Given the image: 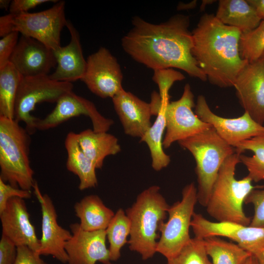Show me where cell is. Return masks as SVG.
<instances>
[{
	"label": "cell",
	"instance_id": "6da1fadb",
	"mask_svg": "<svg viewBox=\"0 0 264 264\" xmlns=\"http://www.w3.org/2000/svg\"><path fill=\"white\" fill-rule=\"evenodd\" d=\"M132 24L121 45L134 60L154 71L176 68L202 81L207 80L192 54L193 41L188 16L175 15L159 24L136 16Z\"/></svg>",
	"mask_w": 264,
	"mask_h": 264
},
{
	"label": "cell",
	"instance_id": "7a4b0ae2",
	"mask_svg": "<svg viewBox=\"0 0 264 264\" xmlns=\"http://www.w3.org/2000/svg\"><path fill=\"white\" fill-rule=\"evenodd\" d=\"M242 32L220 22L213 14L205 13L192 32V54L198 67L212 85L234 87L248 63L242 59L239 40Z\"/></svg>",
	"mask_w": 264,
	"mask_h": 264
},
{
	"label": "cell",
	"instance_id": "3957f363",
	"mask_svg": "<svg viewBox=\"0 0 264 264\" xmlns=\"http://www.w3.org/2000/svg\"><path fill=\"white\" fill-rule=\"evenodd\" d=\"M169 206L160 187L153 185L142 191L125 211L131 222L129 248L140 254L143 260L152 258L157 253L160 237L157 231L166 218Z\"/></svg>",
	"mask_w": 264,
	"mask_h": 264
},
{
	"label": "cell",
	"instance_id": "277c9868",
	"mask_svg": "<svg viewBox=\"0 0 264 264\" xmlns=\"http://www.w3.org/2000/svg\"><path fill=\"white\" fill-rule=\"evenodd\" d=\"M240 154L229 156L221 165L206 206V211L219 222H232L249 225L251 219L243 210V205L248 195L255 189L252 180L246 176L235 177Z\"/></svg>",
	"mask_w": 264,
	"mask_h": 264
},
{
	"label": "cell",
	"instance_id": "5b68a950",
	"mask_svg": "<svg viewBox=\"0 0 264 264\" xmlns=\"http://www.w3.org/2000/svg\"><path fill=\"white\" fill-rule=\"evenodd\" d=\"M30 135L14 119L0 116V178L29 191L35 182L29 159Z\"/></svg>",
	"mask_w": 264,
	"mask_h": 264
},
{
	"label": "cell",
	"instance_id": "8992f818",
	"mask_svg": "<svg viewBox=\"0 0 264 264\" xmlns=\"http://www.w3.org/2000/svg\"><path fill=\"white\" fill-rule=\"evenodd\" d=\"M178 143L189 151L195 160L198 201L206 207L221 165L236 153L235 149L223 140L212 127Z\"/></svg>",
	"mask_w": 264,
	"mask_h": 264
},
{
	"label": "cell",
	"instance_id": "52a82bcc",
	"mask_svg": "<svg viewBox=\"0 0 264 264\" xmlns=\"http://www.w3.org/2000/svg\"><path fill=\"white\" fill-rule=\"evenodd\" d=\"M67 22L65 1H58L51 8L39 12L9 13L0 17V36L17 32L54 50L61 46V33Z\"/></svg>",
	"mask_w": 264,
	"mask_h": 264
},
{
	"label": "cell",
	"instance_id": "ba28073f",
	"mask_svg": "<svg viewBox=\"0 0 264 264\" xmlns=\"http://www.w3.org/2000/svg\"><path fill=\"white\" fill-rule=\"evenodd\" d=\"M197 202V188L192 182L183 188L181 200L169 206L168 220L159 228L156 248L167 260L177 255L191 240L189 230Z\"/></svg>",
	"mask_w": 264,
	"mask_h": 264
},
{
	"label": "cell",
	"instance_id": "9c48e42d",
	"mask_svg": "<svg viewBox=\"0 0 264 264\" xmlns=\"http://www.w3.org/2000/svg\"><path fill=\"white\" fill-rule=\"evenodd\" d=\"M71 83L51 79L49 75L23 77L20 83L15 101L14 120L25 123V129L30 134L37 130V117L31 112L36 105L43 102H57L64 94L72 91Z\"/></svg>",
	"mask_w": 264,
	"mask_h": 264
},
{
	"label": "cell",
	"instance_id": "30bf717a",
	"mask_svg": "<svg viewBox=\"0 0 264 264\" xmlns=\"http://www.w3.org/2000/svg\"><path fill=\"white\" fill-rule=\"evenodd\" d=\"M191 227L195 237L198 239L226 237L256 257L264 253V227L232 222L212 221L195 212Z\"/></svg>",
	"mask_w": 264,
	"mask_h": 264
},
{
	"label": "cell",
	"instance_id": "8fae6325",
	"mask_svg": "<svg viewBox=\"0 0 264 264\" xmlns=\"http://www.w3.org/2000/svg\"><path fill=\"white\" fill-rule=\"evenodd\" d=\"M195 106L191 87L186 84L181 97L176 101L169 102L166 106L163 148H169L175 142L191 137L212 127L193 112V108Z\"/></svg>",
	"mask_w": 264,
	"mask_h": 264
},
{
	"label": "cell",
	"instance_id": "7c38bea8",
	"mask_svg": "<svg viewBox=\"0 0 264 264\" xmlns=\"http://www.w3.org/2000/svg\"><path fill=\"white\" fill-rule=\"evenodd\" d=\"M123 77L116 58L108 49L101 47L87 58L86 71L81 80L97 96L112 98L123 88Z\"/></svg>",
	"mask_w": 264,
	"mask_h": 264
},
{
	"label": "cell",
	"instance_id": "4fadbf2b",
	"mask_svg": "<svg viewBox=\"0 0 264 264\" xmlns=\"http://www.w3.org/2000/svg\"><path fill=\"white\" fill-rule=\"evenodd\" d=\"M82 115L89 118L95 132H108L114 123L112 119L102 115L92 102L71 91L58 100L54 110L45 117L38 118L36 129L44 131L54 128L71 118Z\"/></svg>",
	"mask_w": 264,
	"mask_h": 264
},
{
	"label": "cell",
	"instance_id": "5bb4252c",
	"mask_svg": "<svg viewBox=\"0 0 264 264\" xmlns=\"http://www.w3.org/2000/svg\"><path fill=\"white\" fill-rule=\"evenodd\" d=\"M195 113L202 121L211 125L218 135L234 148L243 141L264 134V126L247 112L237 118L221 117L211 110L202 95L197 98Z\"/></svg>",
	"mask_w": 264,
	"mask_h": 264
},
{
	"label": "cell",
	"instance_id": "9a60e30c",
	"mask_svg": "<svg viewBox=\"0 0 264 264\" xmlns=\"http://www.w3.org/2000/svg\"><path fill=\"white\" fill-rule=\"evenodd\" d=\"M34 193L41 206L42 211V237L40 255H51L59 262L66 264L68 257L65 250L66 242L72 234L59 225L56 211L50 198L43 194L35 181Z\"/></svg>",
	"mask_w": 264,
	"mask_h": 264
},
{
	"label": "cell",
	"instance_id": "2e32d148",
	"mask_svg": "<svg viewBox=\"0 0 264 264\" xmlns=\"http://www.w3.org/2000/svg\"><path fill=\"white\" fill-rule=\"evenodd\" d=\"M70 228L72 236L65 245L68 264H107L110 261L106 230L86 231L78 223L71 224Z\"/></svg>",
	"mask_w": 264,
	"mask_h": 264
},
{
	"label": "cell",
	"instance_id": "e0dca14e",
	"mask_svg": "<svg viewBox=\"0 0 264 264\" xmlns=\"http://www.w3.org/2000/svg\"><path fill=\"white\" fill-rule=\"evenodd\" d=\"M234 87L242 107L257 123H264V62L248 63L238 75Z\"/></svg>",
	"mask_w": 264,
	"mask_h": 264
},
{
	"label": "cell",
	"instance_id": "ac0fdd59",
	"mask_svg": "<svg viewBox=\"0 0 264 264\" xmlns=\"http://www.w3.org/2000/svg\"><path fill=\"white\" fill-rule=\"evenodd\" d=\"M2 236L7 238L17 247L26 246L38 253L40 241L30 220L26 204L23 198H13L0 213Z\"/></svg>",
	"mask_w": 264,
	"mask_h": 264
},
{
	"label": "cell",
	"instance_id": "d6986e66",
	"mask_svg": "<svg viewBox=\"0 0 264 264\" xmlns=\"http://www.w3.org/2000/svg\"><path fill=\"white\" fill-rule=\"evenodd\" d=\"M9 62L23 77L49 75L56 66L52 49L42 43L22 35Z\"/></svg>",
	"mask_w": 264,
	"mask_h": 264
},
{
	"label": "cell",
	"instance_id": "ffe728a7",
	"mask_svg": "<svg viewBox=\"0 0 264 264\" xmlns=\"http://www.w3.org/2000/svg\"><path fill=\"white\" fill-rule=\"evenodd\" d=\"M112 101L124 132L141 138L152 126L151 118L154 114L150 103L142 100L124 88Z\"/></svg>",
	"mask_w": 264,
	"mask_h": 264
},
{
	"label": "cell",
	"instance_id": "44dd1931",
	"mask_svg": "<svg viewBox=\"0 0 264 264\" xmlns=\"http://www.w3.org/2000/svg\"><path fill=\"white\" fill-rule=\"evenodd\" d=\"M70 41L65 46H60L53 50L56 61V68L49 77L55 81L71 83L83 78L86 69L79 34L73 24L67 20L66 25Z\"/></svg>",
	"mask_w": 264,
	"mask_h": 264
},
{
	"label": "cell",
	"instance_id": "7402d4cb",
	"mask_svg": "<svg viewBox=\"0 0 264 264\" xmlns=\"http://www.w3.org/2000/svg\"><path fill=\"white\" fill-rule=\"evenodd\" d=\"M65 146L67 155L66 168L78 177L79 190L83 191L95 187L98 183L96 174L97 169L93 162L81 149L76 133L70 132L67 133Z\"/></svg>",
	"mask_w": 264,
	"mask_h": 264
},
{
	"label": "cell",
	"instance_id": "603a6c76",
	"mask_svg": "<svg viewBox=\"0 0 264 264\" xmlns=\"http://www.w3.org/2000/svg\"><path fill=\"white\" fill-rule=\"evenodd\" d=\"M215 16L222 23L236 27L242 33L255 29L262 21L247 0H220Z\"/></svg>",
	"mask_w": 264,
	"mask_h": 264
},
{
	"label": "cell",
	"instance_id": "cb8c5ba5",
	"mask_svg": "<svg viewBox=\"0 0 264 264\" xmlns=\"http://www.w3.org/2000/svg\"><path fill=\"white\" fill-rule=\"evenodd\" d=\"M77 137L81 149L96 169L102 167L107 156L115 155L121 151L117 137L108 132L87 129L77 133Z\"/></svg>",
	"mask_w": 264,
	"mask_h": 264
},
{
	"label": "cell",
	"instance_id": "d4e9b609",
	"mask_svg": "<svg viewBox=\"0 0 264 264\" xmlns=\"http://www.w3.org/2000/svg\"><path fill=\"white\" fill-rule=\"evenodd\" d=\"M74 208L81 228L88 231L106 230L115 214L96 195L85 197Z\"/></svg>",
	"mask_w": 264,
	"mask_h": 264
},
{
	"label": "cell",
	"instance_id": "484cf974",
	"mask_svg": "<svg viewBox=\"0 0 264 264\" xmlns=\"http://www.w3.org/2000/svg\"><path fill=\"white\" fill-rule=\"evenodd\" d=\"M169 102V100L161 99L155 121L140 138V141L146 143L149 147L152 167L156 171L167 167L171 161L170 156L164 152L163 146V135L166 129L165 108Z\"/></svg>",
	"mask_w": 264,
	"mask_h": 264
},
{
	"label": "cell",
	"instance_id": "4316f807",
	"mask_svg": "<svg viewBox=\"0 0 264 264\" xmlns=\"http://www.w3.org/2000/svg\"><path fill=\"white\" fill-rule=\"evenodd\" d=\"M235 149L248 171L247 176L256 182L264 180V134L243 141Z\"/></svg>",
	"mask_w": 264,
	"mask_h": 264
},
{
	"label": "cell",
	"instance_id": "83f0119b",
	"mask_svg": "<svg viewBox=\"0 0 264 264\" xmlns=\"http://www.w3.org/2000/svg\"><path fill=\"white\" fill-rule=\"evenodd\" d=\"M206 252L212 264H243L252 254L237 243L227 242L219 237L203 239Z\"/></svg>",
	"mask_w": 264,
	"mask_h": 264
},
{
	"label": "cell",
	"instance_id": "f1b7e54d",
	"mask_svg": "<svg viewBox=\"0 0 264 264\" xmlns=\"http://www.w3.org/2000/svg\"><path fill=\"white\" fill-rule=\"evenodd\" d=\"M22 77L10 62L0 69V116L14 119L15 101Z\"/></svg>",
	"mask_w": 264,
	"mask_h": 264
},
{
	"label": "cell",
	"instance_id": "f546056e",
	"mask_svg": "<svg viewBox=\"0 0 264 264\" xmlns=\"http://www.w3.org/2000/svg\"><path fill=\"white\" fill-rule=\"evenodd\" d=\"M109 242L110 259L116 261L121 257L122 248L128 242L131 232L130 220L122 208L118 209L106 229Z\"/></svg>",
	"mask_w": 264,
	"mask_h": 264
},
{
	"label": "cell",
	"instance_id": "4dcf8cb0",
	"mask_svg": "<svg viewBox=\"0 0 264 264\" xmlns=\"http://www.w3.org/2000/svg\"><path fill=\"white\" fill-rule=\"evenodd\" d=\"M239 51L242 59L249 63L260 59L264 53V21L255 29L241 33Z\"/></svg>",
	"mask_w": 264,
	"mask_h": 264
},
{
	"label": "cell",
	"instance_id": "1f68e13d",
	"mask_svg": "<svg viewBox=\"0 0 264 264\" xmlns=\"http://www.w3.org/2000/svg\"><path fill=\"white\" fill-rule=\"evenodd\" d=\"M167 264H212L209 259L203 239L196 237L190 242L179 253L167 260Z\"/></svg>",
	"mask_w": 264,
	"mask_h": 264
},
{
	"label": "cell",
	"instance_id": "d6a6232c",
	"mask_svg": "<svg viewBox=\"0 0 264 264\" xmlns=\"http://www.w3.org/2000/svg\"><path fill=\"white\" fill-rule=\"evenodd\" d=\"M184 79L182 73L173 68L155 70L153 77V81L158 87V93L162 100H169V91L173 84Z\"/></svg>",
	"mask_w": 264,
	"mask_h": 264
},
{
	"label": "cell",
	"instance_id": "836d02e7",
	"mask_svg": "<svg viewBox=\"0 0 264 264\" xmlns=\"http://www.w3.org/2000/svg\"><path fill=\"white\" fill-rule=\"evenodd\" d=\"M244 203L251 204L254 208V215L249 225L264 227V189L253 190L246 198Z\"/></svg>",
	"mask_w": 264,
	"mask_h": 264
},
{
	"label": "cell",
	"instance_id": "e575fe53",
	"mask_svg": "<svg viewBox=\"0 0 264 264\" xmlns=\"http://www.w3.org/2000/svg\"><path fill=\"white\" fill-rule=\"evenodd\" d=\"M31 197L30 191L14 187L0 178V213L5 209L10 198L17 197L25 199Z\"/></svg>",
	"mask_w": 264,
	"mask_h": 264
},
{
	"label": "cell",
	"instance_id": "d590c367",
	"mask_svg": "<svg viewBox=\"0 0 264 264\" xmlns=\"http://www.w3.org/2000/svg\"><path fill=\"white\" fill-rule=\"evenodd\" d=\"M19 34L17 32H12L0 40V69L9 63L19 39Z\"/></svg>",
	"mask_w": 264,
	"mask_h": 264
},
{
	"label": "cell",
	"instance_id": "8d00e7d4",
	"mask_svg": "<svg viewBox=\"0 0 264 264\" xmlns=\"http://www.w3.org/2000/svg\"><path fill=\"white\" fill-rule=\"evenodd\" d=\"M17 254V247L3 236L0 241V264H14Z\"/></svg>",
	"mask_w": 264,
	"mask_h": 264
},
{
	"label": "cell",
	"instance_id": "74e56055",
	"mask_svg": "<svg viewBox=\"0 0 264 264\" xmlns=\"http://www.w3.org/2000/svg\"><path fill=\"white\" fill-rule=\"evenodd\" d=\"M38 253L26 246L17 247V257L14 264H48Z\"/></svg>",
	"mask_w": 264,
	"mask_h": 264
},
{
	"label": "cell",
	"instance_id": "f35d334b",
	"mask_svg": "<svg viewBox=\"0 0 264 264\" xmlns=\"http://www.w3.org/2000/svg\"><path fill=\"white\" fill-rule=\"evenodd\" d=\"M56 2L52 0H13L11 1L9 9L10 14H19L28 12L31 9L47 2Z\"/></svg>",
	"mask_w": 264,
	"mask_h": 264
},
{
	"label": "cell",
	"instance_id": "ab89813d",
	"mask_svg": "<svg viewBox=\"0 0 264 264\" xmlns=\"http://www.w3.org/2000/svg\"><path fill=\"white\" fill-rule=\"evenodd\" d=\"M256 10L259 17L264 21V0H247Z\"/></svg>",
	"mask_w": 264,
	"mask_h": 264
},
{
	"label": "cell",
	"instance_id": "60d3db41",
	"mask_svg": "<svg viewBox=\"0 0 264 264\" xmlns=\"http://www.w3.org/2000/svg\"><path fill=\"white\" fill-rule=\"evenodd\" d=\"M197 0H193L188 3H184L180 2L178 3L177 9L178 10H185L193 9L197 6Z\"/></svg>",
	"mask_w": 264,
	"mask_h": 264
},
{
	"label": "cell",
	"instance_id": "b9f144b4",
	"mask_svg": "<svg viewBox=\"0 0 264 264\" xmlns=\"http://www.w3.org/2000/svg\"><path fill=\"white\" fill-rule=\"evenodd\" d=\"M11 1L9 0H0V8L5 10H9Z\"/></svg>",
	"mask_w": 264,
	"mask_h": 264
},
{
	"label": "cell",
	"instance_id": "7bdbcfd3",
	"mask_svg": "<svg viewBox=\"0 0 264 264\" xmlns=\"http://www.w3.org/2000/svg\"><path fill=\"white\" fill-rule=\"evenodd\" d=\"M243 264H259V263L257 257L252 255L246 259Z\"/></svg>",
	"mask_w": 264,
	"mask_h": 264
},
{
	"label": "cell",
	"instance_id": "ee69618b",
	"mask_svg": "<svg viewBox=\"0 0 264 264\" xmlns=\"http://www.w3.org/2000/svg\"><path fill=\"white\" fill-rule=\"evenodd\" d=\"M216 1L214 0H203L202 1L200 7V10L201 11L204 10L206 5L212 4V3Z\"/></svg>",
	"mask_w": 264,
	"mask_h": 264
},
{
	"label": "cell",
	"instance_id": "f6af8a7d",
	"mask_svg": "<svg viewBox=\"0 0 264 264\" xmlns=\"http://www.w3.org/2000/svg\"><path fill=\"white\" fill-rule=\"evenodd\" d=\"M259 264H264V253L257 257Z\"/></svg>",
	"mask_w": 264,
	"mask_h": 264
},
{
	"label": "cell",
	"instance_id": "bcb514c9",
	"mask_svg": "<svg viewBox=\"0 0 264 264\" xmlns=\"http://www.w3.org/2000/svg\"><path fill=\"white\" fill-rule=\"evenodd\" d=\"M260 60H262L264 62V53H263V55L262 56Z\"/></svg>",
	"mask_w": 264,
	"mask_h": 264
},
{
	"label": "cell",
	"instance_id": "7dc6e473",
	"mask_svg": "<svg viewBox=\"0 0 264 264\" xmlns=\"http://www.w3.org/2000/svg\"><path fill=\"white\" fill-rule=\"evenodd\" d=\"M107 264H114L113 263H110V262L107 263Z\"/></svg>",
	"mask_w": 264,
	"mask_h": 264
}]
</instances>
